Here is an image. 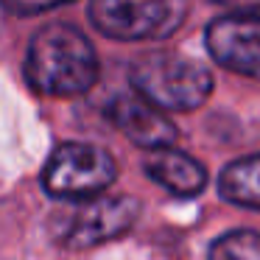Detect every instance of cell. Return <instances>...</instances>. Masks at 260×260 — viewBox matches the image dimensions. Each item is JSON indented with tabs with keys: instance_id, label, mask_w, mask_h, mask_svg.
<instances>
[{
	"instance_id": "obj_1",
	"label": "cell",
	"mask_w": 260,
	"mask_h": 260,
	"mask_svg": "<svg viewBox=\"0 0 260 260\" xmlns=\"http://www.w3.org/2000/svg\"><path fill=\"white\" fill-rule=\"evenodd\" d=\"M23 73L42 95L70 98L95 87L101 64L84 31L68 23H51L31 37Z\"/></svg>"
},
{
	"instance_id": "obj_2",
	"label": "cell",
	"mask_w": 260,
	"mask_h": 260,
	"mask_svg": "<svg viewBox=\"0 0 260 260\" xmlns=\"http://www.w3.org/2000/svg\"><path fill=\"white\" fill-rule=\"evenodd\" d=\"M132 87L140 98L162 112L199 109L213 92V73L202 62L174 51H151L129 70Z\"/></svg>"
},
{
	"instance_id": "obj_3",
	"label": "cell",
	"mask_w": 260,
	"mask_h": 260,
	"mask_svg": "<svg viewBox=\"0 0 260 260\" xmlns=\"http://www.w3.org/2000/svg\"><path fill=\"white\" fill-rule=\"evenodd\" d=\"M92 28L109 40H168L187 17V0H87Z\"/></svg>"
},
{
	"instance_id": "obj_4",
	"label": "cell",
	"mask_w": 260,
	"mask_h": 260,
	"mask_svg": "<svg viewBox=\"0 0 260 260\" xmlns=\"http://www.w3.org/2000/svg\"><path fill=\"white\" fill-rule=\"evenodd\" d=\"M118 176L112 154L92 143H62L42 168V187L51 199L87 202L107 190Z\"/></svg>"
},
{
	"instance_id": "obj_5",
	"label": "cell",
	"mask_w": 260,
	"mask_h": 260,
	"mask_svg": "<svg viewBox=\"0 0 260 260\" xmlns=\"http://www.w3.org/2000/svg\"><path fill=\"white\" fill-rule=\"evenodd\" d=\"M140 202L132 196H95L87 199L76 210L68 232H64V246L81 252V249L101 246L107 241L126 235L132 224L137 221Z\"/></svg>"
},
{
	"instance_id": "obj_6",
	"label": "cell",
	"mask_w": 260,
	"mask_h": 260,
	"mask_svg": "<svg viewBox=\"0 0 260 260\" xmlns=\"http://www.w3.org/2000/svg\"><path fill=\"white\" fill-rule=\"evenodd\" d=\"M207 51L221 68L260 81V17L257 14H224L204 31Z\"/></svg>"
},
{
	"instance_id": "obj_7",
	"label": "cell",
	"mask_w": 260,
	"mask_h": 260,
	"mask_svg": "<svg viewBox=\"0 0 260 260\" xmlns=\"http://www.w3.org/2000/svg\"><path fill=\"white\" fill-rule=\"evenodd\" d=\"M107 118L132 143L148 148V151L151 148H162V146H174V140H176V126L165 118V112L151 107L137 92L115 95L107 104Z\"/></svg>"
},
{
	"instance_id": "obj_8",
	"label": "cell",
	"mask_w": 260,
	"mask_h": 260,
	"mask_svg": "<svg viewBox=\"0 0 260 260\" xmlns=\"http://www.w3.org/2000/svg\"><path fill=\"white\" fill-rule=\"evenodd\" d=\"M143 168L157 185H162L174 196H196L207 185L204 165L174 146L151 148L143 159Z\"/></svg>"
},
{
	"instance_id": "obj_9",
	"label": "cell",
	"mask_w": 260,
	"mask_h": 260,
	"mask_svg": "<svg viewBox=\"0 0 260 260\" xmlns=\"http://www.w3.org/2000/svg\"><path fill=\"white\" fill-rule=\"evenodd\" d=\"M218 193L230 204L260 210V151L226 165L218 176Z\"/></svg>"
},
{
	"instance_id": "obj_10",
	"label": "cell",
	"mask_w": 260,
	"mask_h": 260,
	"mask_svg": "<svg viewBox=\"0 0 260 260\" xmlns=\"http://www.w3.org/2000/svg\"><path fill=\"white\" fill-rule=\"evenodd\" d=\"M207 260H260V232L232 230L210 243Z\"/></svg>"
},
{
	"instance_id": "obj_11",
	"label": "cell",
	"mask_w": 260,
	"mask_h": 260,
	"mask_svg": "<svg viewBox=\"0 0 260 260\" xmlns=\"http://www.w3.org/2000/svg\"><path fill=\"white\" fill-rule=\"evenodd\" d=\"M64 3H73V0H0V6L14 17H34V14L51 12V9L64 6Z\"/></svg>"
},
{
	"instance_id": "obj_12",
	"label": "cell",
	"mask_w": 260,
	"mask_h": 260,
	"mask_svg": "<svg viewBox=\"0 0 260 260\" xmlns=\"http://www.w3.org/2000/svg\"><path fill=\"white\" fill-rule=\"evenodd\" d=\"M207 3L226 9L230 14H254V12H260V0H207Z\"/></svg>"
}]
</instances>
